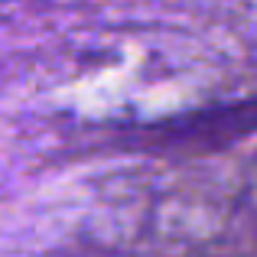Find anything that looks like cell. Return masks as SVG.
I'll return each mask as SVG.
<instances>
[{
	"label": "cell",
	"mask_w": 257,
	"mask_h": 257,
	"mask_svg": "<svg viewBox=\"0 0 257 257\" xmlns=\"http://www.w3.org/2000/svg\"><path fill=\"white\" fill-rule=\"evenodd\" d=\"M254 176H257V163H254Z\"/></svg>",
	"instance_id": "cell-2"
},
{
	"label": "cell",
	"mask_w": 257,
	"mask_h": 257,
	"mask_svg": "<svg viewBox=\"0 0 257 257\" xmlns=\"http://www.w3.org/2000/svg\"><path fill=\"white\" fill-rule=\"evenodd\" d=\"M257 134V98L225 101V104L195 107L186 114L153 120L137 131L134 147L153 153H179V157H205Z\"/></svg>",
	"instance_id": "cell-1"
}]
</instances>
